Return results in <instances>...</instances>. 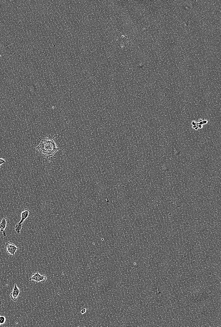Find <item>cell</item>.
<instances>
[{
	"mask_svg": "<svg viewBox=\"0 0 221 327\" xmlns=\"http://www.w3.org/2000/svg\"><path fill=\"white\" fill-rule=\"evenodd\" d=\"M32 215L31 211L27 209H25L21 213V218L20 221L17 223L14 227L15 230L17 234L20 233L22 227L25 220L29 216Z\"/></svg>",
	"mask_w": 221,
	"mask_h": 327,
	"instance_id": "obj_2",
	"label": "cell"
},
{
	"mask_svg": "<svg viewBox=\"0 0 221 327\" xmlns=\"http://www.w3.org/2000/svg\"><path fill=\"white\" fill-rule=\"evenodd\" d=\"M86 308H83L80 311L81 314L83 315L86 313Z\"/></svg>",
	"mask_w": 221,
	"mask_h": 327,
	"instance_id": "obj_8",
	"label": "cell"
},
{
	"mask_svg": "<svg viewBox=\"0 0 221 327\" xmlns=\"http://www.w3.org/2000/svg\"><path fill=\"white\" fill-rule=\"evenodd\" d=\"M32 282L38 283L39 282L42 283L45 282L46 280V277L45 274L42 275L38 272L35 273L33 274L32 276L29 279Z\"/></svg>",
	"mask_w": 221,
	"mask_h": 327,
	"instance_id": "obj_4",
	"label": "cell"
},
{
	"mask_svg": "<svg viewBox=\"0 0 221 327\" xmlns=\"http://www.w3.org/2000/svg\"><path fill=\"white\" fill-rule=\"evenodd\" d=\"M19 248L16 245L8 242H6L5 245V249L8 255H12L14 256L15 255V253Z\"/></svg>",
	"mask_w": 221,
	"mask_h": 327,
	"instance_id": "obj_3",
	"label": "cell"
},
{
	"mask_svg": "<svg viewBox=\"0 0 221 327\" xmlns=\"http://www.w3.org/2000/svg\"><path fill=\"white\" fill-rule=\"evenodd\" d=\"M58 137V135H55L52 137L50 135L47 137H40L33 143L31 149L37 155L47 162L55 160L57 157L54 156V154L58 150L65 151L62 147L58 148L55 143V139Z\"/></svg>",
	"mask_w": 221,
	"mask_h": 327,
	"instance_id": "obj_1",
	"label": "cell"
},
{
	"mask_svg": "<svg viewBox=\"0 0 221 327\" xmlns=\"http://www.w3.org/2000/svg\"><path fill=\"white\" fill-rule=\"evenodd\" d=\"M20 290L18 288L16 284H14V288L12 292L10 294V296L11 299L14 302L17 301V297L19 295Z\"/></svg>",
	"mask_w": 221,
	"mask_h": 327,
	"instance_id": "obj_6",
	"label": "cell"
},
{
	"mask_svg": "<svg viewBox=\"0 0 221 327\" xmlns=\"http://www.w3.org/2000/svg\"><path fill=\"white\" fill-rule=\"evenodd\" d=\"M5 317L3 316L0 317V322H1V324H3L4 323L6 320Z\"/></svg>",
	"mask_w": 221,
	"mask_h": 327,
	"instance_id": "obj_7",
	"label": "cell"
},
{
	"mask_svg": "<svg viewBox=\"0 0 221 327\" xmlns=\"http://www.w3.org/2000/svg\"><path fill=\"white\" fill-rule=\"evenodd\" d=\"M5 161L2 158H0V166L3 164L5 163Z\"/></svg>",
	"mask_w": 221,
	"mask_h": 327,
	"instance_id": "obj_9",
	"label": "cell"
},
{
	"mask_svg": "<svg viewBox=\"0 0 221 327\" xmlns=\"http://www.w3.org/2000/svg\"><path fill=\"white\" fill-rule=\"evenodd\" d=\"M9 224V220L6 218H3L1 223H0V231L2 234L3 237L6 236L5 230L8 226Z\"/></svg>",
	"mask_w": 221,
	"mask_h": 327,
	"instance_id": "obj_5",
	"label": "cell"
},
{
	"mask_svg": "<svg viewBox=\"0 0 221 327\" xmlns=\"http://www.w3.org/2000/svg\"><path fill=\"white\" fill-rule=\"evenodd\" d=\"M0 325H1V322H0Z\"/></svg>",
	"mask_w": 221,
	"mask_h": 327,
	"instance_id": "obj_11",
	"label": "cell"
},
{
	"mask_svg": "<svg viewBox=\"0 0 221 327\" xmlns=\"http://www.w3.org/2000/svg\"><path fill=\"white\" fill-rule=\"evenodd\" d=\"M191 124H192L193 126H197V123L196 122V121H193L192 122V123H191Z\"/></svg>",
	"mask_w": 221,
	"mask_h": 327,
	"instance_id": "obj_10",
	"label": "cell"
}]
</instances>
